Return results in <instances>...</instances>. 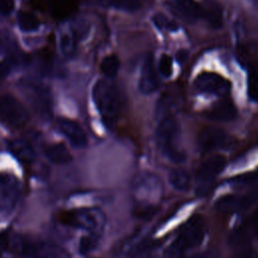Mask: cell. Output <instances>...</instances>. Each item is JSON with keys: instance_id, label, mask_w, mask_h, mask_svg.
I'll return each instance as SVG.
<instances>
[{"instance_id": "27", "label": "cell", "mask_w": 258, "mask_h": 258, "mask_svg": "<svg viewBox=\"0 0 258 258\" xmlns=\"http://www.w3.org/2000/svg\"><path fill=\"white\" fill-rule=\"evenodd\" d=\"M158 71L161 76L168 78L172 74V58L168 54H162L158 60Z\"/></svg>"}, {"instance_id": "13", "label": "cell", "mask_w": 258, "mask_h": 258, "mask_svg": "<svg viewBox=\"0 0 258 258\" xmlns=\"http://www.w3.org/2000/svg\"><path fill=\"white\" fill-rule=\"evenodd\" d=\"M26 93L28 99L34 110L41 116L47 117L50 114V98L46 89L37 85L29 84L26 86Z\"/></svg>"}, {"instance_id": "18", "label": "cell", "mask_w": 258, "mask_h": 258, "mask_svg": "<svg viewBox=\"0 0 258 258\" xmlns=\"http://www.w3.org/2000/svg\"><path fill=\"white\" fill-rule=\"evenodd\" d=\"M203 18L213 27L220 28L223 25V10L216 2L207 3L203 6Z\"/></svg>"}, {"instance_id": "25", "label": "cell", "mask_w": 258, "mask_h": 258, "mask_svg": "<svg viewBox=\"0 0 258 258\" xmlns=\"http://www.w3.org/2000/svg\"><path fill=\"white\" fill-rule=\"evenodd\" d=\"M100 2L107 6H112L131 12L138 10L141 6V0H100Z\"/></svg>"}, {"instance_id": "1", "label": "cell", "mask_w": 258, "mask_h": 258, "mask_svg": "<svg viewBox=\"0 0 258 258\" xmlns=\"http://www.w3.org/2000/svg\"><path fill=\"white\" fill-rule=\"evenodd\" d=\"M205 223L201 216L189 219L179 230L175 239L169 244L164 258H181L187 251L197 248L205 238Z\"/></svg>"}, {"instance_id": "9", "label": "cell", "mask_w": 258, "mask_h": 258, "mask_svg": "<svg viewBox=\"0 0 258 258\" xmlns=\"http://www.w3.org/2000/svg\"><path fill=\"white\" fill-rule=\"evenodd\" d=\"M20 194L18 179L10 173H0V214L9 213Z\"/></svg>"}, {"instance_id": "28", "label": "cell", "mask_w": 258, "mask_h": 258, "mask_svg": "<svg viewBox=\"0 0 258 258\" xmlns=\"http://www.w3.org/2000/svg\"><path fill=\"white\" fill-rule=\"evenodd\" d=\"M59 47L63 54H70L75 47V39L73 34L63 32L59 37Z\"/></svg>"}, {"instance_id": "11", "label": "cell", "mask_w": 258, "mask_h": 258, "mask_svg": "<svg viewBox=\"0 0 258 258\" xmlns=\"http://www.w3.org/2000/svg\"><path fill=\"white\" fill-rule=\"evenodd\" d=\"M258 200V190H250L242 195H228L219 199L216 208L221 211L243 212Z\"/></svg>"}, {"instance_id": "5", "label": "cell", "mask_w": 258, "mask_h": 258, "mask_svg": "<svg viewBox=\"0 0 258 258\" xmlns=\"http://www.w3.org/2000/svg\"><path fill=\"white\" fill-rule=\"evenodd\" d=\"M8 249L22 258H53L51 246L41 241H34L23 236H8Z\"/></svg>"}, {"instance_id": "20", "label": "cell", "mask_w": 258, "mask_h": 258, "mask_svg": "<svg viewBox=\"0 0 258 258\" xmlns=\"http://www.w3.org/2000/svg\"><path fill=\"white\" fill-rule=\"evenodd\" d=\"M168 181L170 185L179 191H185L190 185V177L186 170L182 168H173L169 171Z\"/></svg>"}, {"instance_id": "10", "label": "cell", "mask_w": 258, "mask_h": 258, "mask_svg": "<svg viewBox=\"0 0 258 258\" xmlns=\"http://www.w3.org/2000/svg\"><path fill=\"white\" fill-rule=\"evenodd\" d=\"M231 144V138L227 132L218 127H206L199 135V146L204 152H211L227 148Z\"/></svg>"}, {"instance_id": "21", "label": "cell", "mask_w": 258, "mask_h": 258, "mask_svg": "<svg viewBox=\"0 0 258 258\" xmlns=\"http://www.w3.org/2000/svg\"><path fill=\"white\" fill-rule=\"evenodd\" d=\"M17 22L22 31L32 32L39 28L40 22L38 18L30 12L20 11L17 15Z\"/></svg>"}, {"instance_id": "6", "label": "cell", "mask_w": 258, "mask_h": 258, "mask_svg": "<svg viewBox=\"0 0 258 258\" xmlns=\"http://www.w3.org/2000/svg\"><path fill=\"white\" fill-rule=\"evenodd\" d=\"M29 121L25 107L13 96H0V122L11 128L23 127Z\"/></svg>"}, {"instance_id": "32", "label": "cell", "mask_w": 258, "mask_h": 258, "mask_svg": "<svg viewBox=\"0 0 258 258\" xmlns=\"http://www.w3.org/2000/svg\"><path fill=\"white\" fill-rule=\"evenodd\" d=\"M6 249H8V236H1L0 237V255Z\"/></svg>"}, {"instance_id": "26", "label": "cell", "mask_w": 258, "mask_h": 258, "mask_svg": "<svg viewBox=\"0 0 258 258\" xmlns=\"http://www.w3.org/2000/svg\"><path fill=\"white\" fill-rule=\"evenodd\" d=\"M152 22L160 30L175 31L178 29V25L173 20H170L167 16H165L163 13H160V12L155 13L153 15Z\"/></svg>"}, {"instance_id": "24", "label": "cell", "mask_w": 258, "mask_h": 258, "mask_svg": "<svg viewBox=\"0 0 258 258\" xmlns=\"http://www.w3.org/2000/svg\"><path fill=\"white\" fill-rule=\"evenodd\" d=\"M100 238H101L100 233H92V232L88 233V235L83 236L82 239L80 240V246H79L80 253H82L83 255H86L92 252L98 246Z\"/></svg>"}, {"instance_id": "8", "label": "cell", "mask_w": 258, "mask_h": 258, "mask_svg": "<svg viewBox=\"0 0 258 258\" xmlns=\"http://www.w3.org/2000/svg\"><path fill=\"white\" fill-rule=\"evenodd\" d=\"M195 88L205 94L224 96L230 90V83L219 74L212 72H203L195 80Z\"/></svg>"}, {"instance_id": "34", "label": "cell", "mask_w": 258, "mask_h": 258, "mask_svg": "<svg viewBox=\"0 0 258 258\" xmlns=\"http://www.w3.org/2000/svg\"><path fill=\"white\" fill-rule=\"evenodd\" d=\"M189 258H211V257L209 255H207V254H198V255H194V256H191Z\"/></svg>"}, {"instance_id": "16", "label": "cell", "mask_w": 258, "mask_h": 258, "mask_svg": "<svg viewBox=\"0 0 258 258\" xmlns=\"http://www.w3.org/2000/svg\"><path fill=\"white\" fill-rule=\"evenodd\" d=\"M237 116V109L235 105L229 100H222L216 103L208 112L207 117L214 121L226 122L235 119Z\"/></svg>"}, {"instance_id": "3", "label": "cell", "mask_w": 258, "mask_h": 258, "mask_svg": "<svg viewBox=\"0 0 258 258\" xmlns=\"http://www.w3.org/2000/svg\"><path fill=\"white\" fill-rule=\"evenodd\" d=\"M179 126L170 115L164 116L156 127V143L161 153L172 162H181L183 153L178 148Z\"/></svg>"}, {"instance_id": "29", "label": "cell", "mask_w": 258, "mask_h": 258, "mask_svg": "<svg viewBox=\"0 0 258 258\" xmlns=\"http://www.w3.org/2000/svg\"><path fill=\"white\" fill-rule=\"evenodd\" d=\"M233 183L240 185H251L258 182V172H250L240 176H236L232 180Z\"/></svg>"}, {"instance_id": "22", "label": "cell", "mask_w": 258, "mask_h": 258, "mask_svg": "<svg viewBox=\"0 0 258 258\" xmlns=\"http://www.w3.org/2000/svg\"><path fill=\"white\" fill-rule=\"evenodd\" d=\"M247 69V94L252 102L258 103V70L253 66Z\"/></svg>"}, {"instance_id": "35", "label": "cell", "mask_w": 258, "mask_h": 258, "mask_svg": "<svg viewBox=\"0 0 258 258\" xmlns=\"http://www.w3.org/2000/svg\"><path fill=\"white\" fill-rule=\"evenodd\" d=\"M255 223H258V208L254 212V216H253V224Z\"/></svg>"}, {"instance_id": "14", "label": "cell", "mask_w": 258, "mask_h": 258, "mask_svg": "<svg viewBox=\"0 0 258 258\" xmlns=\"http://www.w3.org/2000/svg\"><path fill=\"white\" fill-rule=\"evenodd\" d=\"M58 130L70 140V142L76 147H85L88 144V139L85 131L75 121L59 118L56 121Z\"/></svg>"}, {"instance_id": "17", "label": "cell", "mask_w": 258, "mask_h": 258, "mask_svg": "<svg viewBox=\"0 0 258 258\" xmlns=\"http://www.w3.org/2000/svg\"><path fill=\"white\" fill-rule=\"evenodd\" d=\"M8 148L10 152L23 163H30L35 158V152L32 146L23 139L16 138L9 140Z\"/></svg>"}, {"instance_id": "31", "label": "cell", "mask_w": 258, "mask_h": 258, "mask_svg": "<svg viewBox=\"0 0 258 258\" xmlns=\"http://www.w3.org/2000/svg\"><path fill=\"white\" fill-rule=\"evenodd\" d=\"M12 70V64L9 60H0V79H4L10 75Z\"/></svg>"}, {"instance_id": "23", "label": "cell", "mask_w": 258, "mask_h": 258, "mask_svg": "<svg viewBox=\"0 0 258 258\" xmlns=\"http://www.w3.org/2000/svg\"><path fill=\"white\" fill-rule=\"evenodd\" d=\"M120 68V61L117 55L115 54H109L106 55L100 64V69L102 73L108 77V78H114L119 71Z\"/></svg>"}, {"instance_id": "7", "label": "cell", "mask_w": 258, "mask_h": 258, "mask_svg": "<svg viewBox=\"0 0 258 258\" xmlns=\"http://www.w3.org/2000/svg\"><path fill=\"white\" fill-rule=\"evenodd\" d=\"M226 166V158L223 155H214L206 159L197 171V195L208 194L217 176Z\"/></svg>"}, {"instance_id": "12", "label": "cell", "mask_w": 258, "mask_h": 258, "mask_svg": "<svg viewBox=\"0 0 258 258\" xmlns=\"http://www.w3.org/2000/svg\"><path fill=\"white\" fill-rule=\"evenodd\" d=\"M169 9L179 18L195 22L203 18V6L195 0H166Z\"/></svg>"}, {"instance_id": "37", "label": "cell", "mask_w": 258, "mask_h": 258, "mask_svg": "<svg viewBox=\"0 0 258 258\" xmlns=\"http://www.w3.org/2000/svg\"><path fill=\"white\" fill-rule=\"evenodd\" d=\"M256 6H258V0H252Z\"/></svg>"}, {"instance_id": "36", "label": "cell", "mask_w": 258, "mask_h": 258, "mask_svg": "<svg viewBox=\"0 0 258 258\" xmlns=\"http://www.w3.org/2000/svg\"><path fill=\"white\" fill-rule=\"evenodd\" d=\"M254 226H255V233H256V236L258 238V223H255Z\"/></svg>"}, {"instance_id": "2", "label": "cell", "mask_w": 258, "mask_h": 258, "mask_svg": "<svg viewBox=\"0 0 258 258\" xmlns=\"http://www.w3.org/2000/svg\"><path fill=\"white\" fill-rule=\"evenodd\" d=\"M93 100L103 123L112 128L117 123L120 113V97L115 85L99 80L93 87Z\"/></svg>"}, {"instance_id": "33", "label": "cell", "mask_w": 258, "mask_h": 258, "mask_svg": "<svg viewBox=\"0 0 258 258\" xmlns=\"http://www.w3.org/2000/svg\"><path fill=\"white\" fill-rule=\"evenodd\" d=\"M176 57H177V60L180 62L182 61L185 57H186V52L184 50H180L177 54H176Z\"/></svg>"}, {"instance_id": "4", "label": "cell", "mask_w": 258, "mask_h": 258, "mask_svg": "<svg viewBox=\"0 0 258 258\" xmlns=\"http://www.w3.org/2000/svg\"><path fill=\"white\" fill-rule=\"evenodd\" d=\"M58 219L66 226L100 234L106 222L104 213L97 208L63 211L58 215Z\"/></svg>"}, {"instance_id": "15", "label": "cell", "mask_w": 258, "mask_h": 258, "mask_svg": "<svg viewBox=\"0 0 258 258\" xmlns=\"http://www.w3.org/2000/svg\"><path fill=\"white\" fill-rule=\"evenodd\" d=\"M159 87V79L156 70L153 66V60L148 55L143 61L140 78H139V89L143 94H151Z\"/></svg>"}, {"instance_id": "30", "label": "cell", "mask_w": 258, "mask_h": 258, "mask_svg": "<svg viewBox=\"0 0 258 258\" xmlns=\"http://www.w3.org/2000/svg\"><path fill=\"white\" fill-rule=\"evenodd\" d=\"M14 10L13 0H0V13L3 15H9Z\"/></svg>"}, {"instance_id": "19", "label": "cell", "mask_w": 258, "mask_h": 258, "mask_svg": "<svg viewBox=\"0 0 258 258\" xmlns=\"http://www.w3.org/2000/svg\"><path fill=\"white\" fill-rule=\"evenodd\" d=\"M45 155L56 164H64L72 160V155L62 143L50 144L45 148Z\"/></svg>"}]
</instances>
